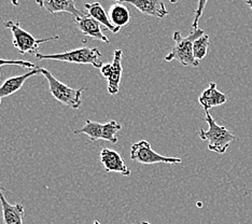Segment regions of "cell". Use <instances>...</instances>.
Wrapping results in <instances>:
<instances>
[{
  "instance_id": "e0dca14e",
  "label": "cell",
  "mask_w": 252,
  "mask_h": 224,
  "mask_svg": "<svg viewBox=\"0 0 252 224\" xmlns=\"http://www.w3.org/2000/svg\"><path fill=\"white\" fill-rule=\"evenodd\" d=\"M102 130H104V124H100L98 122H95V121L87 120L85 125L82 128L80 129H74V134H85L90 137L92 141L96 140H102Z\"/></svg>"
},
{
  "instance_id": "484cf974",
  "label": "cell",
  "mask_w": 252,
  "mask_h": 224,
  "mask_svg": "<svg viewBox=\"0 0 252 224\" xmlns=\"http://www.w3.org/2000/svg\"><path fill=\"white\" fill-rule=\"evenodd\" d=\"M140 224H151V223H149V222H141Z\"/></svg>"
},
{
  "instance_id": "7c38bea8",
  "label": "cell",
  "mask_w": 252,
  "mask_h": 224,
  "mask_svg": "<svg viewBox=\"0 0 252 224\" xmlns=\"http://www.w3.org/2000/svg\"><path fill=\"white\" fill-rule=\"evenodd\" d=\"M41 70H42L41 67H36L33 69H31L28 72L22 74V76L11 77L5 80V81L1 84V86H0V105H1L2 99L4 97L11 96L14 93H16V92H19L28 79L32 76H35V74L41 73Z\"/></svg>"
},
{
  "instance_id": "6da1fadb",
  "label": "cell",
  "mask_w": 252,
  "mask_h": 224,
  "mask_svg": "<svg viewBox=\"0 0 252 224\" xmlns=\"http://www.w3.org/2000/svg\"><path fill=\"white\" fill-rule=\"evenodd\" d=\"M205 116L206 122L208 124V129H199V138L202 140L208 141L209 151L216 152L218 154H224L228 149L230 143L236 139V138L224 126L217 124L208 110H205Z\"/></svg>"
},
{
  "instance_id": "ac0fdd59",
  "label": "cell",
  "mask_w": 252,
  "mask_h": 224,
  "mask_svg": "<svg viewBox=\"0 0 252 224\" xmlns=\"http://www.w3.org/2000/svg\"><path fill=\"white\" fill-rule=\"evenodd\" d=\"M208 47H209V36L206 33L194 41L193 55L197 62L203 61L205 59L206 55L208 53Z\"/></svg>"
},
{
  "instance_id": "5b68a950",
  "label": "cell",
  "mask_w": 252,
  "mask_h": 224,
  "mask_svg": "<svg viewBox=\"0 0 252 224\" xmlns=\"http://www.w3.org/2000/svg\"><path fill=\"white\" fill-rule=\"evenodd\" d=\"M4 26L9 28L11 32H12L13 34L12 43L14 45V48L20 51L21 54L31 53V54L36 55L39 53L40 44L60 39V36H54V37L45 38V39H36L32 33L23 30L19 22L7 21L4 22Z\"/></svg>"
},
{
  "instance_id": "7402d4cb",
  "label": "cell",
  "mask_w": 252,
  "mask_h": 224,
  "mask_svg": "<svg viewBox=\"0 0 252 224\" xmlns=\"http://www.w3.org/2000/svg\"><path fill=\"white\" fill-rule=\"evenodd\" d=\"M244 1H245V3H246V4L249 5L250 9H251V11H252V0H244Z\"/></svg>"
},
{
  "instance_id": "2e32d148",
  "label": "cell",
  "mask_w": 252,
  "mask_h": 224,
  "mask_svg": "<svg viewBox=\"0 0 252 224\" xmlns=\"http://www.w3.org/2000/svg\"><path fill=\"white\" fill-rule=\"evenodd\" d=\"M109 20L118 28H122L123 26L127 25L130 21V12L128 8L125 7L121 2L112 4L110 10H109Z\"/></svg>"
},
{
  "instance_id": "44dd1931",
  "label": "cell",
  "mask_w": 252,
  "mask_h": 224,
  "mask_svg": "<svg viewBox=\"0 0 252 224\" xmlns=\"http://www.w3.org/2000/svg\"><path fill=\"white\" fill-rule=\"evenodd\" d=\"M5 65H16V66H21L24 68H30L33 69L36 68V66L32 64V63L30 62H25V61H21V60H16V61H10V60H1L0 59V68Z\"/></svg>"
},
{
  "instance_id": "d4e9b609",
  "label": "cell",
  "mask_w": 252,
  "mask_h": 224,
  "mask_svg": "<svg viewBox=\"0 0 252 224\" xmlns=\"http://www.w3.org/2000/svg\"><path fill=\"white\" fill-rule=\"evenodd\" d=\"M169 1H170L171 3H176L177 1H178V0H169Z\"/></svg>"
},
{
  "instance_id": "7a4b0ae2",
  "label": "cell",
  "mask_w": 252,
  "mask_h": 224,
  "mask_svg": "<svg viewBox=\"0 0 252 224\" xmlns=\"http://www.w3.org/2000/svg\"><path fill=\"white\" fill-rule=\"evenodd\" d=\"M203 34H205V32L203 30H199V28L196 31H193L188 37H182L180 32H175V45L171 49L170 53L165 57V61H178L183 66L198 67L199 62H197L193 55V43L196 39L202 37Z\"/></svg>"
},
{
  "instance_id": "603a6c76",
  "label": "cell",
  "mask_w": 252,
  "mask_h": 224,
  "mask_svg": "<svg viewBox=\"0 0 252 224\" xmlns=\"http://www.w3.org/2000/svg\"><path fill=\"white\" fill-rule=\"evenodd\" d=\"M11 2H12V4H13V5H15V7H18V5L20 4L19 0H11Z\"/></svg>"
},
{
  "instance_id": "30bf717a",
  "label": "cell",
  "mask_w": 252,
  "mask_h": 224,
  "mask_svg": "<svg viewBox=\"0 0 252 224\" xmlns=\"http://www.w3.org/2000/svg\"><path fill=\"white\" fill-rule=\"evenodd\" d=\"M100 162L107 172H119L126 177L130 175V169L124 163L121 155L111 149H102L100 152Z\"/></svg>"
},
{
  "instance_id": "8fae6325",
  "label": "cell",
  "mask_w": 252,
  "mask_h": 224,
  "mask_svg": "<svg viewBox=\"0 0 252 224\" xmlns=\"http://www.w3.org/2000/svg\"><path fill=\"white\" fill-rule=\"evenodd\" d=\"M74 23H76L79 31L81 32L84 36L95 40H99V41L107 44L110 43L109 39L105 36L104 32L101 31V25L89 14H85L81 17H77V19H74Z\"/></svg>"
},
{
  "instance_id": "277c9868",
  "label": "cell",
  "mask_w": 252,
  "mask_h": 224,
  "mask_svg": "<svg viewBox=\"0 0 252 224\" xmlns=\"http://www.w3.org/2000/svg\"><path fill=\"white\" fill-rule=\"evenodd\" d=\"M41 74H43L44 78L48 80L51 94L57 101L72 109H79L81 107L82 92L85 90L84 86L78 90L72 89L70 86L61 82L60 80H57L52 73L44 68H42Z\"/></svg>"
},
{
  "instance_id": "3957f363",
  "label": "cell",
  "mask_w": 252,
  "mask_h": 224,
  "mask_svg": "<svg viewBox=\"0 0 252 224\" xmlns=\"http://www.w3.org/2000/svg\"><path fill=\"white\" fill-rule=\"evenodd\" d=\"M38 61H60L66 63H72V64H82L92 65L95 68L100 69L102 67L101 57L102 54L97 48H79L71 51L63 52V53L56 54H36Z\"/></svg>"
},
{
  "instance_id": "9a60e30c",
  "label": "cell",
  "mask_w": 252,
  "mask_h": 224,
  "mask_svg": "<svg viewBox=\"0 0 252 224\" xmlns=\"http://www.w3.org/2000/svg\"><path fill=\"white\" fill-rule=\"evenodd\" d=\"M85 9H87L90 16L93 17L94 20L99 23L101 26H105L106 30L110 31L113 33H118L121 28H118L114 26L109 20V15L102 8V5L99 2H93V3H85Z\"/></svg>"
},
{
  "instance_id": "5bb4252c",
  "label": "cell",
  "mask_w": 252,
  "mask_h": 224,
  "mask_svg": "<svg viewBox=\"0 0 252 224\" xmlns=\"http://www.w3.org/2000/svg\"><path fill=\"white\" fill-rule=\"evenodd\" d=\"M228 97L226 94L222 93L217 89V84L215 82H211L208 86V89H206L202 95L198 97V102L200 106L204 108V110H210L215 107H219L224 105L227 101Z\"/></svg>"
},
{
  "instance_id": "8992f818",
  "label": "cell",
  "mask_w": 252,
  "mask_h": 224,
  "mask_svg": "<svg viewBox=\"0 0 252 224\" xmlns=\"http://www.w3.org/2000/svg\"><path fill=\"white\" fill-rule=\"evenodd\" d=\"M130 160L145 165L158 163L176 165L182 163L181 159L164 157V155L153 151L151 145L147 140H140L130 147Z\"/></svg>"
},
{
  "instance_id": "ffe728a7",
  "label": "cell",
  "mask_w": 252,
  "mask_h": 224,
  "mask_svg": "<svg viewBox=\"0 0 252 224\" xmlns=\"http://www.w3.org/2000/svg\"><path fill=\"white\" fill-rule=\"evenodd\" d=\"M208 0H198V3H197V8L195 10V13H194V21H193V31H196L198 30V22L200 20V17L203 15L204 10L206 8V4H207Z\"/></svg>"
},
{
  "instance_id": "4fadbf2b",
  "label": "cell",
  "mask_w": 252,
  "mask_h": 224,
  "mask_svg": "<svg viewBox=\"0 0 252 224\" xmlns=\"http://www.w3.org/2000/svg\"><path fill=\"white\" fill-rule=\"evenodd\" d=\"M0 205L2 210V219L4 224H23L24 218V206L22 204H10L4 196L3 188L0 183Z\"/></svg>"
},
{
  "instance_id": "9c48e42d",
  "label": "cell",
  "mask_w": 252,
  "mask_h": 224,
  "mask_svg": "<svg viewBox=\"0 0 252 224\" xmlns=\"http://www.w3.org/2000/svg\"><path fill=\"white\" fill-rule=\"evenodd\" d=\"M36 2L40 8L44 9L51 14L66 12L70 13L74 19L87 14L84 11L77 8L74 0H36Z\"/></svg>"
},
{
  "instance_id": "ba28073f",
  "label": "cell",
  "mask_w": 252,
  "mask_h": 224,
  "mask_svg": "<svg viewBox=\"0 0 252 224\" xmlns=\"http://www.w3.org/2000/svg\"><path fill=\"white\" fill-rule=\"evenodd\" d=\"M116 2L129 3L138 9L142 14L157 17V19H163L168 15V10L163 0H114Z\"/></svg>"
},
{
  "instance_id": "52a82bcc",
  "label": "cell",
  "mask_w": 252,
  "mask_h": 224,
  "mask_svg": "<svg viewBox=\"0 0 252 224\" xmlns=\"http://www.w3.org/2000/svg\"><path fill=\"white\" fill-rule=\"evenodd\" d=\"M123 52L122 50H116L113 55V62L111 64L102 65L100 68L101 76L107 79L108 82V93L110 95H117L120 90L121 83L123 67H122Z\"/></svg>"
},
{
  "instance_id": "d6986e66",
  "label": "cell",
  "mask_w": 252,
  "mask_h": 224,
  "mask_svg": "<svg viewBox=\"0 0 252 224\" xmlns=\"http://www.w3.org/2000/svg\"><path fill=\"white\" fill-rule=\"evenodd\" d=\"M122 129V125L119 124L117 121L111 120L104 124V130H102V140L109 141L111 143H117L119 138L118 133Z\"/></svg>"
},
{
  "instance_id": "cb8c5ba5",
  "label": "cell",
  "mask_w": 252,
  "mask_h": 224,
  "mask_svg": "<svg viewBox=\"0 0 252 224\" xmlns=\"http://www.w3.org/2000/svg\"><path fill=\"white\" fill-rule=\"evenodd\" d=\"M251 193H252V189H251V190H249V191H247V192L245 193V196H246V195H249V194H251Z\"/></svg>"
}]
</instances>
